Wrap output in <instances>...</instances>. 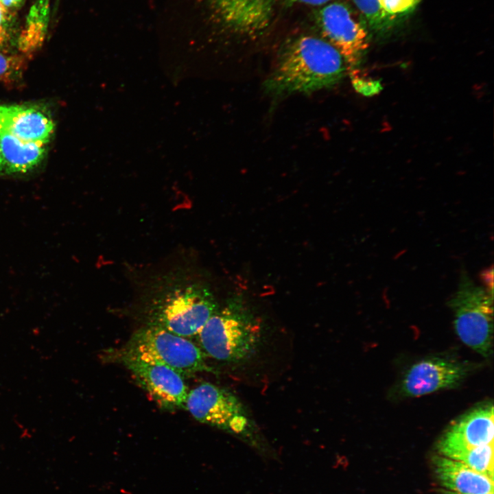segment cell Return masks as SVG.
<instances>
[{
	"label": "cell",
	"mask_w": 494,
	"mask_h": 494,
	"mask_svg": "<svg viewBox=\"0 0 494 494\" xmlns=\"http://www.w3.org/2000/svg\"><path fill=\"white\" fill-rule=\"evenodd\" d=\"M346 73V62L334 47L303 35L283 45L265 88L274 96L310 93L335 86Z\"/></svg>",
	"instance_id": "cell-1"
},
{
	"label": "cell",
	"mask_w": 494,
	"mask_h": 494,
	"mask_svg": "<svg viewBox=\"0 0 494 494\" xmlns=\"http://www.w3.org/2000/svg\"><path fill=\"white\" fill-rule=\"evenodd\" d=\"M149 291L148 324L182 337L197 336L218 309L208 287L187 277L164 278Z\"/></svg>",
	"instance_id": "cell-2"
},
{
	"label": "cell",
	"mask_w": 494,
	"mask_h": 494,
	"mask_svg": "<svg viewBox=\"0 0 494 494\" xmlns=\"http://www.w3.org/2000/svg\"><path fill=\"white\" fill-rule=\"evenodd\" d=\"M185 408L197 421L233 435L265 458H275L245 405L229 390L202 383L188 392Z\"/></svg>",
	"instance_id": "cell-3"
},
{
	"label": "cell",
	"mask_w": 494,
	"mask_h": 494,
	"mask_svg": "<svg viewBox=\"0 0 494 494\" xmlns=\"http://www.w3.org/2000/svg\"><path fill=\"white\" fill-rule=\"evenodd\" d=\"M197 336L205 355L221 362L239 363L258 351L262 330L258 319L246 307L231 302L217 309Z\"/></svg>",
	"instance_id": "cell-4"
},
{
	"label": "cell",
	"mask_w": 494,
	"mask_h": 494,
	"mask_svg": "<svg viewBox=\"0 0 494 494\" xmlns=\"http://www.w3.org/2000/svg\"><path fill=\"white\" fill-rule=\"evenodd\" d=\"M460 340L484 357L492 353L493 293L476 285L465 270L448 301Z\"/></svg>",
	"instance_id": "cell-5"
},
{
	"label": "cell",
	"mask_w": 494,
	"mask_h": 494,
	"mask_svg": "<svg viewBox=\"0 0 494 494\" xmlns=\"http://www.w3.org/2000/svg\"><path fill=\"white\" fill-rule=\"evenodd\" d=\"M123 352L166 365L182 376L213 372L200 347L187 338L152 325L137 331Z\"/></svg>",
	"instance_id": "cell-6"
},
{
	"label": "cell",
	"mask_w": 494,
	"mask_h": 494,
	"mask_svg": "<svg viewBox=\"0 0 494 494\" xmlns=\"http://www.w3.org/2000/svg\"><path fill=\"white\" fill-rule=\"evenodd\" d=\"M315 19L322 39L343 57L348 73L355 72L369 45L364 23L350 6L340 1L328 3L318 10Z\"/></svg>",
	"instance_id": "cell-7"
},
{
	"label": "cell",
	"mask_w": 494,
	"mask_h": 494,
	"mask_svg": "<svg viewBox=\"0 0 494 494\" xmlns=\"http://www.w3.org/2000/svg\"><path fill=\"white\" fill-rule=\"evenodd\" d=\"M121 360L160 406L168 410L185 408L189 391L181 375L156 361L124 352Z\"/></svg>",
	"instance_id": "cell-8"
},
{
	"label": "cell",
	"mask_w": 494,
	"mask_h": 494,
	"mask_svg": "<svg viewBox=\"0 0 494 494\" xmlns=\"http://www.w3.org/2000/svg\"><path fill=\"white\" fill-rule=\"evenodd\" d=\"M277 0H207L215 21L237 36L261 35L273 17Z\"/></svg>",
	"instance_id": "cell-9"
},
{
	"label": "cell",
	"mask_w": 494,
	"mask_h": 494,
	"mask_svg": "<svg viewBox=\"0 0 494 494\" xmlns=\"http://www.w3.org/2000/svg\"><path fill=\"white\" fill-rule=\"evenodd\" d=\"M494 416L492 403L480 405L454 422L439 440L440 456L454 459L464 451L493 443Z\"/></svg>",
	"instance_id": "cell-10"
},
{
	"label": "cell",
	"mask_w": 494,
	"mask_h": 494,
	"mask_svg": "<svg viewBox=\"0 0 494 494\" xmlns=\"http://www.w3.org/2000/svg\"><path fill=\"white\" fill-rule=\"evenodd\" d=\"M468 366L460 362L430 357L414 364L405 374L401 391L405 397H420L460 384Z\"/></svg>",
	"instance_id": "cell-11"
},
{
	"label": "cell",
	"mask_w": 494,
	"mask_h": 494,
	"mask_svg": "<svg viewBox=\"0 0 494 494\" xmlns=\"http://www.w3.org/2000/svg\"><path fill=\"white\" fill-rule=\"evenodd\" d=\"M436 477L446 491L459 494L493 493V478L462 462L443 456L434 460Z\"/></svg>",
	"instance_id": "cell-12"
},
{
	"label": "cell",
	"mask_w": 494,
	"mask_h": 494,
	"mask_svg": "<svg viewBox=\"0 0 494 494\" xmlns=\"http://www.w3.org/2000/svg\"><path fill=\"white\" fill-rule=\"evenodd\" d=\"M52 119L38 108L13 106L5 130L18 139L47 144L54 132Z\"/></svg>",
	"instance_id": "cell-13"
},
{
	"label": "cell",
	"mask_w": 494,
	"mask_h": 494,
	"mask_svg": "<svg viewBox=\"0 0 494 494\" xmlns=\"http://www.w3.org/2000/svg\"><path fill=\"white\" fill-rule=\"evenodd\" d=\"M369 27L377 33L390 30L413 12L421 0H352Z\"/></svg>",
	"instance_id": "cell-14"
},
{
	"label": "cell",
	"mask_w": 494,
	"mask_h": 494,
	"mask_svg": "<svg viewBox=\"0 0 494 494\" xmlns=\"http://www.w3.org/2000/svg\"><path fill=\"white\" fill-rule=\"evenodd\" d=\"M0 150L3 171L26 173L36 167L46 152V144L22 141L8 131H0Z\"/></svg>",
	"instance_id": "cell-15"
},
{
	"label": "cell",
	"mask_w": 494,
	"mask_h": 494,
	"mask_svg": "<svg viewBox=\"0 0 494 494\" xmlns=\"http://www.w3.org/2000/svg\"><path fill=\"white\" fill-rule=\"evenodd\" d=\"M49 12L50 0H36L32 4L18 38L21 51H33L43 44L47 32Z\"/></svg>",
	"instance_id": "cell-16"
},
{
	"label": "cell",
	"mask_w": 494,
	"mask_h": 494,
	"mask_svg": "<svg viewBox=\"0 0 494 494\" xmlns=\"http://www.w3.org/2000/svg\"><path fill=\"white\" fill-rule=\"evenodd\" d=\"M22 67L23 60L21 58L0 51V78L7 79L15 76Z\"/></svg>",
	"instance_id": "cell-17"
},
{
	"label": "cell",
	"mask_w": 494,
	"mask_h": 494,
	"mask_svg": "<svg viewBox=\"0 0 494 494\" xmlns=\"http://www.w3.org/2000/svg\"><path fill=\"white\" fill-rule=\"evenodd\" d=\"M12 26V12L0 3V49L9 42L11 38Z\"/></svg>",
	"instance_id": "cell-18"
},
{
	"label": "cell",
	"mask_w": 494,
	"mask_h": 494,
	"mask_svg": "<svg viewBox=\"0 0 494 494\" xmlns=\"http://www.w3.org/2000/svg\"><path fill=\"white\" fill-rule=\"evenodd\" d=\"M350 76L353 87L358 93L364 95H373L379 93L382 89L378 81L364 80L357 73L352 74Z\"/></svg>",
	"instance_id": "cell-19"
},
{
	"label": "cell",
	"mask_w": 494,
	"mask_h": 494,
	"mask_svg": "<svg viewBox=\"0 0 494 494\" xmlns=\"http://www.w3.org/2000/svg\"><path fill=\"white\" fill-rule=\"evenodd\" d=\"M13 106L0 105V131L5 130Z\"/></svg>",
	"instance_id": "cell-20"
},
{
	"label": "cell",
	"mask_w": 494,
	"mask_h": 494,
	"mask_svg": "<svg viewBox=\"0 0 494 494\" xmlns=\"http://www.w3.org/2000/svg\"><path fill=\"white\" fill-rule=\"evenodd\" d=\"M482 279L484 281V283L486 285V289L491 292L493 293V268L486 270L483 272L482 274Z\"/></svg>",
	"instance_id": "cell-21"
},
{
	"label": "cell",
	"mask_w": 494,
	"mask_h": 494,
	"mask_svg": "<svg viewBox=\"0 0 494 494\" xmlns=\"http://www.w3.org/2000/svg\"><path fill=\"white\" fill-rule=\"evenodd\" d=\"M24 0H0V3L10 11L13 12L21 6Z\"/></svg>",
	"instance_id": "cell-22"
},
{
	"label": "cell",
	"mask_w": 494,
	"mask_h": 494,
	"mask_svg": "<svg viewBox=\"0 0 494 494\" xmlns=\"http://www.w3.org/2000/svg\"><path fill=\"white\" fill-rule=\"evenodd\" d=\"M290 2H298L311 5H321L327 3L331 0H288Z\"/></svg>",
	"instance_id": "cell-23"
},
{
	"label": "cell",
	"mask_w": 494,
	"mask_h": 494,
	"mask_svg": "<svg viewBox=\"0 0 494 494\" xmlns=\"http://www.w3.org/2000/svg\"><path fill=\"white\" fill-rule=\"evenodd\" d=\"M2 172H3V161H2V157H1V150H0V174Z\"/></svg>",
	"instance_id": "cell-24"
},
{
	"label": "cell",
	"mask_w": 494,
	"mask_h": 494,
	"mask_svg": "<svg viewBox=\"0 0 494 494\" xmlns=\"http://www.w3.org/2000/svg\"><path fill=\"white\" fill-rule=\"evenodd\" d=\"M445 494H459V493H454V492H451V491H446V490H445ZM488 494H493V493H488Z\"/></svg>",
	"instance_id": "cell-25"
}]
</instances>
